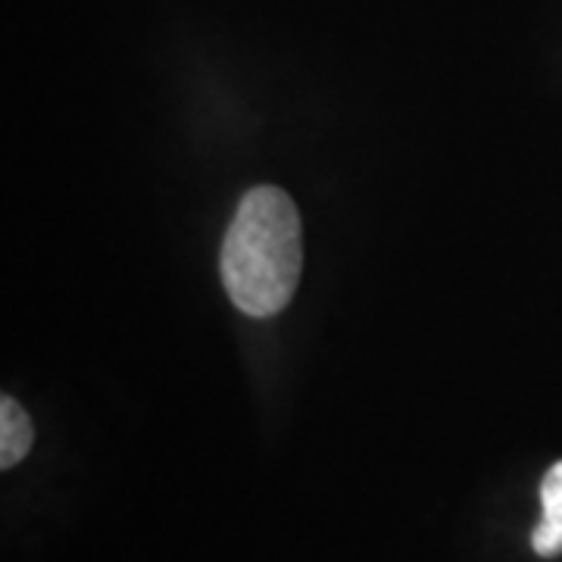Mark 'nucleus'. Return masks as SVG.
<instances>
[{
    "instance_id": "obj_2",
    "label": "nucleus",
    "mask_w": 562,
    "mask_h": 562,
    "mask_svg": "<svg viewBox=\"0 0 562 562\" xmlns=\"http://www.w3.org/2000/svg\"><path fill=\"white\" fill-rule=\"evenodd\" d=\"M32 441H35V428L25 416V409L13 397H3L0 401V465L13 469L16 462H22V457L32 450Z\"/></svg>"
},
{
    "instance_id": "obj_3",
    "label": "nucleus",
    "mask_w": 562,
    "mask_h": 562,
    "mask_svg": "<svg viewBox=\"0 0 562 562\" xmlns=\"http://www.w3.org/2000/svg\"><path fill=\"white\" fill-rule=\"evenodd\" d=\"M541 503H543V519L562 528V462H557L541 484Z\"/></svg>"
},
{
    "instance_id": "obj_4",
    "label": "nucleus",
    "mask_w": 562,
    "mask_h": 562,
    "mask_svg": "<svg viewBox=\"0 0 562 562\" xmlns=\"http://www.w3.org/2000/svg\"><path fill=\"white\" fill-rule=\"evenodd\" d=\"M531 547H535L538 557H557V553H562V528L541 519V525L531 531Z\"/></svg>"
},
{
    "instance_id": "obj_1",
    "label": "nucleus",
    "mask_w": 562,
    "mask_h": 562,
    "mask_svg": "<svg viewBox=\"0 0 562 562\" xmlns=\"http://www.w3.org/2000/svg\"><path fill=\"white\" fill-rule=\"evenodd\" d=\"M303 225L294 201L276 188H250L222 244V284L232 303L266 319L281 313L301 281Z\"/></svg>"
}]
</instances>
